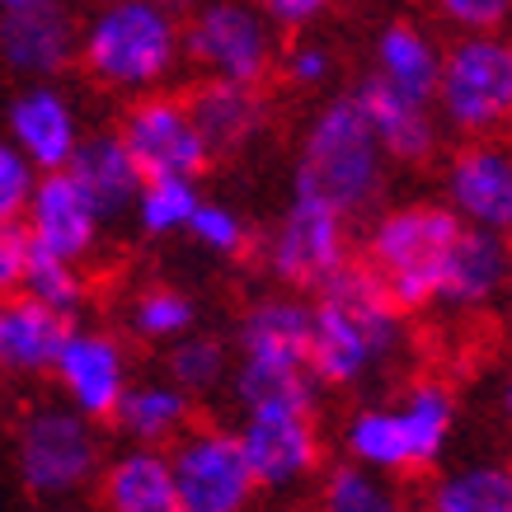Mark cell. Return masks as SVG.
<instances>
[{
	"instance_id": "cell-1",
	"label": "cell",
	"mask_w": 512,
	"mask_h": 512,
	"mask_svg": "<svg viewBox=\"0 0 512 512\" xmlns=\"http://www.w3.org/2000/svg\"><path fill=\"white\" fill-rule=\"evenodd\" d=\"M409 353V311L367 273L339 268L311 292V372L320 390H362Z\"/></svg>"
},
{
	"instance_id": "cell-2",
	"label": "cell",
	"mask_w": 512,
	"mask_h": 512,
	"mask_svg": "<svg viewBox=\"0 0 512 512\" xmlns=\"http://www.w3.org/2000/svg\"><path fill=\"white\" fill-rule=\"evenodd\" d=\"M76 66L113 99L170 90L184 66V19L165 0H99L80 19Z\"/></svg>"
},
{
	"instance_id": "cell-3",
	"label": "cell",
	"mask_w": 512,
	"mask_h": 512,
	"mask_svg": "<svg viewBox=\"0 0 512 512\" xmlns=\"http://www.w3.org/2000/svg\"><path fill=\"white\" fill-rule=\"evenodd\" d=\"M231 400L235 409L254 404H315L320 381L311 372V301L306 292H264L254 296L231 339Z\"/></svg>"
},
{
	"instance_id": "cell-4",
	"label": "cell",
	"mask_w": 512,
	"mask_h": 512,
	"mask_svg": "<svg viewBox=\"0 0 512 512\" xmlns=\"http://www.w3.org/2000/svg\"><path fill=\"white\" fill-rule=\"evenodd\" d=\"M390 165L381 141H376L367 113L357 109L353 90L325 94L311 109L301 137H296L292 193L329 202L343 217H367L390 188Z\"/></svg>"
},
{
	"instance_id": "cell-5",
	"label": "cell",
	"mask_w": 512,
	"mask_h": 512,
	"mask_svg": "<svg viewBox=\"0 0 512 512\" xmlns=\"http://www.w3.org/2000/svg\"><path fill=\"white\" fill-rule=\"evenodd\" d=\"M15 480L33 503H76L104 470V433L66 400H33L10 437Z\"/></svg>"
},
{
	"instance_id": "cell-6",
	"label": "cell",
	"mask_w": 512,
	"mask_h": 512,
	"mask_svg": "<svg viewBox=\"0 0 512 512\" xmlns=\"http://www.w3.org/2000/svg\"><path fill=\"white\" fill-rule=\"evenodd\" d=\"M437 123L451 137H512V29L456 33L442 47L433 90Z\"/></svg>"
},
{
	"instance_id": "cell-7",
	"label": "cell",
	"mask_w": 512,
	"mask_h": 512,
	"mask_svg": "<svg viewBox=\"0 0 512 512\" xmlns=\"http://www.w3.org/2000/svg\"><path fill=\"white\" fill-rule=\"evenodd\" d=\"M456 231H461V221L433 198L381 207L367 226V273L404 311H428Z\"/></svg>"
},
{
	"instance_id": "cell-8",
	"label": "cell",
	"mask_w": 512,
	"mask_h": 512,
	"mask_svg": "<svg viewBox=\"0 0 512 512\" xmlns=\"http://www.w3.org/2000/svg\"><path fill=\"white\" fill-rule=\"evenodd\" d=\"M282 33L254 0H202L184 15V62L202 80L264 85L278 71Z\"/></svg>"
},
{
	"instance_id": "cell-9",
	"label": "cell",
	"mask_w": 512,
	"mask_h": 512,
	"mask_svg": "<svg viewBox=\"0 0 512 512\" xmlns=\"http://www.w3.org/2000/svg\"><path fill=\"white\" fill-rule=\"evenodd\" d=\"M240 451L249 461V475L259 494L292 498L311 489L325 470V428L315 404H254L240 409L235 423Z\"/></svg>"
},
{
	"instance_id": "cell-10",
	"label": "cell",
	"mask_w": 512,
	"mask_h": 512,
	"mask_svg": "<svg viewBox=\"0 0 512 512\" xmlns=\"http://www.w3.org/2000/svg\"><path fill=\"white\" fill-rule=\"evenodd\" d=\"M348 264H353V221L329 202L292 193L264 235L268 278L287 292H315Z\"/></svg>"
},
{
	"instance_id": "cell-11",
	"label": "cell",
	"mask_w": 512,
	"mask_h": 512,
	"mask_svg": "<svg viewBox=\"0 0 512 512\" xmlns=\"http://www.w3.org/2000/svg\"><path fill=\"white\" fill-rule=\"evenodd\" d=\"M174 475V494L184 512H249L259 484L249 475L240 437L226 423H188L165 447Z\"/></svg>"
},
{
	"instance_id": "cell-12",
	"label": "cell",
	"mask_w": 512,
	"mask_h": 512,
	"mask_svg": "<svg viewBox=\"0 0 512 512\" xmlns=\"http://www.w3.org/2000/svg\"><path fill=\"white\" fill-rule=\"evenodd\" d=\"M442 207L461 226L512 240V137H466L437 170Z\"/></svg>"
},
{
	"instance_id": "cell-13",
	"label": "cell",
	"mask_w": 512,
	"mask_h": 512,
	"mask_svg": "<svg viewBox=\"0 0 512 512\" xmlns=\"http://www.w3.org/2000/svg\"><path fill=\"white\" fill-rule=\"evenodd\" d=\"M118 137L146 179H202V170L212 165V151L188 109V94L151 90L141 99H127Z\"/></svg>"
},
{
	"instance_id": "cell-14",
	"label": "cell",
	"mask_w": 512,
	"mask_h": 512,
	"mask_svg": "<svg viewBox=\"0 0 512 512\" xmlns=\"http://www.w3.org/2000/svg\"><path fill=\"white\" fill-rule=\"evenodd\" d=\"M132 376L137 372H132V353H127L123 334H113L104 325H76L71 320L47 381L57 386V400L80 409L85 419L109 423L118 400H123V390L132 386Z\"/></svg>"
},
{
	"instance_id": "cell-15",
	"label": "cell",
	"mask_w": 512,
	"mask_h": 512,
	"mask_svg": "<svg viewBox=\"0 0 512 512\" xmlns=\"http://www.w3.org/2000/svg\"><path fill=\"white\" fill-rule=\"evenodd\" d=\"M85 137V113L62 80H24L5 104V141L38 174L66 170Z\"/></svg>"
},
{
	"instance_id": "cell-16",
	"label": "cell",
	"mask_w": 512,
	"mask_h": 512,
	"mask_svg": "<svg viewBox=\"0 0 512 512\" xmlns=\"http://www.w3.org/2000/svg\"><path fill=\"white\" fill-rule=\"evenodd\" d=\"M80 19L66 0L0 10V66L15 80H62L76 66Z\"/></svg>"
},
{
	"instance_id": "cell-17",
	"label": "cell",
	"mask_w": 512,
	"mask_h": 512,
	"mask_svg": "<svg viewBox=\"0 0 512 512\" xmlns=\"http://www.w3.org/2000/svg\"><path fill=\"white\" fill-rule=\"evenodd\" d=\"M19 231H24L29 249H43V254H57V259H71V264H90L99 245H104L109 221L99 217V207L80 193L71 174L52 170L38 174Z\"/></svg>"
},
{
	"instance_id": "cell-18",
	"label": "cell",
	"mask_w": 512,
	"mask_h": 512,
	"mask_svg": "<svg viewBox=\"0 0 512 512\" xmlns=\"http://www.w3.org/2000/svg\"><path fill=\"white\" fill-rule=\"evenodd\" d=\"M512 292V240L475 226H461L437 273L433 311L442 315H489Z\"/></svg>"
},
{
	"instance_id": "cell-19",
	"label": "cell",
	"mask_w": 512,
	"mask_h": 512,
	"mask_svg": "<svg viewBox=\"0 0 512 512\" xmlns=\"http://www.w3.org/2000/svg\"><path fill=\"white\" fill-rule=\"evenodd\" d=\"M357 109L367 113L381 151H386L390 165L400 170H419V165H433L442 156V141H447V127L437 123L433 99H409L400 90H386L376 85L372 76L357 80Z\"/></svg>"
},
{
	"instance_id": "cell-20",
	"label": "cell",
	"mask_w": 512,
	"mask_h": 512,
	"mask_svg": "<svg viewBox=\"0 0 512 512\" xmlns=\"http://www.w3.org/2000/svg\"><path fill=\"white\" fill-rule=\"evenodd\" d=\"M442 38L433 24L414 15H395L376 24L372 43H367V76L386 90H400L409 99H433L437 71H442Z\"/></svg>"
},
{
	"instance_id": "cell-21",
	"label": "cell",
	"mask_w": 512,
	"mask_h": 512,
	"mask_svg": "<svg viewBox=\"0 0 512 512\" xmlns=\"http://www.w3.org/2000/svg\"><path fill=\"white\" fill-rule=\"evenodd\" d=\"M188 109L212 156H245L273 127V104L264 85H231V80H202L188 94Z\"/></svg>"
},
{
	"instance_id": "cell-22",
	"label": "cell",
	"mask_w": 512,
	"mask_h": 512,
	"mask_svg": "<svg viewBox=\"0 0 512 512\" xmlns=\"http://www.w3.org/2000/svg\"><path fill=\"white\" fill-rule=\"evenodd\" d=\"M71 320L38 306L33 296H0V376L5 381H47Z\"/></svg>"
},
{
	"instance_id": "cell-23",
	"label": "cell",
	"mask_w": 512,
	"mask_h": 512,
	"mask_svg": "<svg viewBox=\"0 0 512 512\" xmlns=\"http://www.w3.org/2000/svg\"><path fill=\"white\" fill-rule=\"evenodd\" d=\"M66 174L80 184V193L99 207V217L109 221H123L137 202L146 174L137 170L132 151L123 146L118 127H104V132H85L76 146V156L66 160Z\"/></svg>"
},
{
	"instance_id": "cell-24",
	"label": "cell",
	"mask_w": 512,
	"mask_h": 512,
	"mask_svg": "<svg viewBox=\"0 0 512 512\" xmlns=\"http://www.w3.org/2000/svg\"><path fill=\"white\" fill-rule=\"evenodd\" d=\"M390 404L400 414L414 475L442 466V456L451 451L456 428H461V395H456V386L442 381V376H414L400 395H390Z\"/></svg>"
},
{
	"instance_id": "cell-25",
	"label": "cell",
	"mask_w": 512,
	"mask_h": 512,
	"mask_svg": "<svg viewBox=\"0 0 512 512\" xmlns=\"http://www.w3.org/2000/svg\"><path fill=\"white\" fill-rule=\"evenodd\" d=\"M99 508L104 512H184L179 494H174L170 461L160 447H137L127 442L123 451L104 456L99 470Z\"/></svg>"
},
{
	"instance_id": "cell-26",
	"label": "cell",
	"mask_w": 512,
	"mask_h": 512,
	"mask_svg": "<svg viewBox=\"0 0 512 512\" xmlns=\"http://www.w3.org/2000/svg\"><path fill=\"white\" fill-rule=\"evenodd\" d=\"M193 419H198V400L160 372V376H132V386L123 390V400H118L109 423L123 433V442L165 451Z\"/></svg>"
},
{
	"instance_id": "cell-27",
	"label": "cell",
	"mask_w": 512,
	"mask_h": 512,
	"mask_svg": "<svg viewBox=\"0 0 512 512\" xmlns=\"http://www.w3.org/2000/svg\"><path fill=\"white\" fill-rule=\"evenodd\" d=\"M423 512H512V461L466 456L433 475Z\"/></svg>"
},
{
	"instance_id": "cell-28",
	"label": "cell",
	"mask_w": 512,
	"mask_h": 512,
	"mask_svg": "<svg viewBox=\"0 0 512 512\" xmlns=\"http://www.w3.org/2000/svg\"><path fill=\"white\" fill-rule=\"evenodd\" d=\"M339 447L348 461L372 466V470H381V475H414V466H409V442H404L400 414H395L390 400L357 404L339 428Z\"/></svg>"
},
{
	"instance_id": "cell-29",
	"label": "cell",
	"mask_w": 512,
	"mask_h": 512,
	"mask_svg": "<svg viewBox=\"0 0 512 512\" xmlns=\"http://www.w3.org/2000/svg\"><path fill=\"white\" fill-rule=\"evenodd\" d=\"M315 512H414L400 475H381L339 456L334 466L315 475Z\"/></svg>"
},
{
	"instance_id": "cell-30",
	"label": "cell",
	"mask_w": 512,
	"mask_h": 512,
	"mask_svg": "<svg viewBox=\"0 0 512 512\" xmlns=\"http://www.w3.org/2000/svg\"><path fill=\"white\" fill-rule=\"evenodd\" d=\"M127 334L137 343H156V348H170L174 339H184L188 329H198L202 306L188 287H174V282H141L137 292L127 296Z\"/></svg>"
},
{
	"instance_id": "cell-31",
	"label": "cell",
	"mask_w": 512,
	"mask_h": 512,
	"mask_svg": "<svg viewBox=\"0 0 512 512\" xmlns=\"http://www.w3.org/2000/svg\"><path fill=\"white\" fill-rule=\"evenodd\" d=\"M165 376L174 386H184L193 400L198 395H217L231 381V343L207 329H188L184 339L165 348Z\"/></svg>"
},
{
	"instance_id": "cell-32",
	"label": "cell",
	"mask_w": 512,
	"mask_h": 512,
	"mask_svg": "<svg viewBox=\"0 0 512 512\" xmlns=\"http://www.w3.org/2000/svg\"><path fill=\"white\" fill-rule=\"evenodd\" d=\"M19 292L33 296L38 306L76 320L85 306H90V278H85V264H71V259H57V254H43V249H29V264H24V282Z\"/></svg>"
},
{
	"instance_id": "cell-33",
	"label": "cell",
	"mask_w": 512,
	"mask_h": 512,
	"mask_svg": "<svg viewBox=\"0 0 512 512\" xmlns=\"http://www.w3.org/2000/svg\"><path fill=\"white\" fill-rule=\"evenodd\" d=\"M198 198V179H146L127 217L137 221V231L146 240H174V235L188 231V217H193Z\"/></svg>"
},
{
	"instance_id": "cell-34",
	"label": "cell",
	"mask_w": 512,
	"mask_h": 512,
	"mask_svg": "<svg viewBox=\"0 0 512 512\" xmlns=\"http://www.w3.org/2000/svg\"><path fill=\"white\" fill-rule=\"evenodd\" d=\"M184 235L212 259H245L249 245H254V226L245 221V212L221 198H198Z\"/></svg>"
},
{
	"instance_id": "cell-35",
	"label": "cell",
	"mask_w": 512,
	"mask_h": 512,
	"mask_svg": "<svg viewBox=\"0 0 512 512\" xmlns=\"http://www.w3.org/2000/svg\"><path fill=\"white\" fill-rule=\"evenodd\" d=\"M273 76H282L292 90H306V94L329 90L334 76H339V52L325 38H315V33H296L292 43H282Z\"/></svg>"
},
{
	"instance_id": "cell-36",
	"label": "cell",
	"mask_w": 512,
	"mask_h": 512,
	"mask_svg": "<svg viewBox=\"0 0 512 512\" xmlns=\"http://www.w3.org/2000/svg\"><path fill=\"white\" fill-rule=\"evenodd\" d=\"M437 29L456 33H508L512 29V0H423Z\"/></svg>"
},
{
	"instance_id": "cell-37",
	"label": "cell",
	"mask_w": 512,
	"mask_h": 512,
	"mask_svg": "<svg viewBox=\"0 0 512 512\" xmlns=\"http://www.w3.org/2000/svg\"><path fill=\"white\" fill-rule=\"evenodd\" d=\"M33 184H38V170L19 156L10 141L0 137V226H19V221H24Z\"/></svg>"
},
{
	"instance_id": "cell-38",
	"label": "cell",
	"mask_w": 512,
	"mask_h": 512,
	"mask_svg": "<svg viewBox=\"0 0 512 512\" xmlns=\"http://www.w3.org/2000/svg\"><path fill=\"white\" fill-rule=\"evenodd\" d=\"M254 5L278 24V33H311L315 24H325L339 10L343 0H254Z\"/></svg>"
},
{
	"instance_id": "cell-39",
	"label": "cell",
	"mask_w": 512,
	"mask_h": 512,
	"mask_svg": "<svg viewBox=\"0 0 512 512\" xmlns=\"http://www.w3.org/2000/svg\"><path fill=\"white\" fill-rule=\"evenodd\" d=\"M29 264V240L19 226H0V296H15Z\"/></svg>"
},
{
	"instance_id": "cell-40",
	"label": "cell",
	"mask_w": 512,
	"mask_h": 512,
	"mask_svg": "<svg viewBox=\"0 0 512 512\" xmlns=\"http://www.w3.org/2000/svg\"><path fill=\"white\" fill-rule=\"evenodd\" d=\"M494 404H498V423L512 433V362H508V372L498 376V395H494Z\"/></svg>"
},
{
	"instance_id": "cell-41",
	"label": "cell",
	"mask_w": 512,
	"mask_h": 512,
	"mask_svg": "<svg viewBox=\"0 0 512 512\" xmlns=\"http://www.w3.org/2000/svg\"><path fill=\"white\" fill-rule=\"evenodd\" d=\"M165 5H170V10H174V15H179V19H184V15H188V10H198V5H202V0H165Z\"/></svg>"
},
{
	"instance_id": "cell-42",
	"label": "cell",
	"mask_w": 512,
	"mask_h": 512,
	"mask_svg": "<svg viewBox=\"0 0 512 512\" xmlns=\"http://www.w3.org/2000/svg\"><path fill=\"white\" fill-rule=\"evenodd\" d=\"M19 5H33V0H0V10H19Z\"/></svg>"
}]
</instances>
